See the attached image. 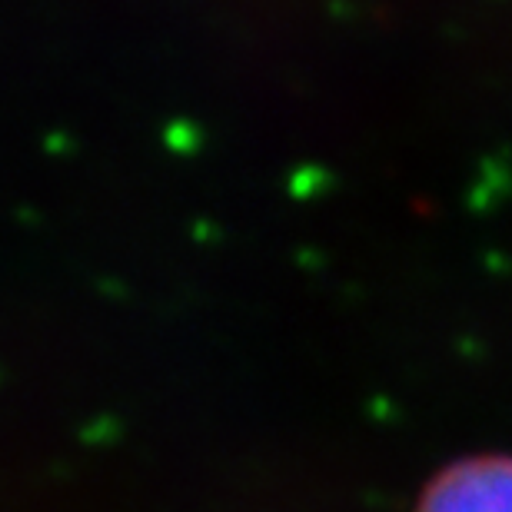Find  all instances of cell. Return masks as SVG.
<instances>
[{"label": "cell", "instance_id": "cell-1", "mask_svg": "<svg viewBox=\"0 0 512 512\" xmlns=\"http://www.w3.org/2000/svg\"><path fill=\"white\" fill-rule=\"evenodd\" d=\"M423 512H512V459H469L429 486Z\"/></svg>", "mask_w": 512, "mask_h": 512}]
</instances>
